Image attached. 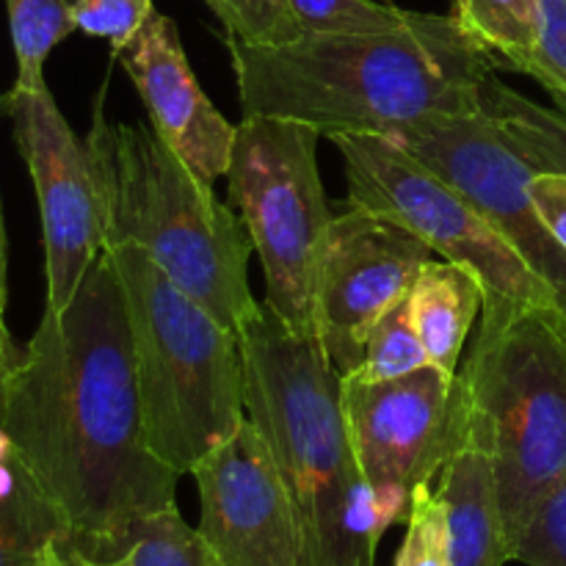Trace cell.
<instances>
[{
  "label": "cell",
  "mask_w": 566,
  "mask_h": 566,
  "mask_svg": "<svg viewBox=\"0 0 566 566\" xmlns=\"http://www.w3.org/2000/svg\"><path fill=\"white\" fill-rule=\"evenodd\" d=\"M0 426L64 542L94 562H114L138 520L177 506L180 473L147 442L125 293L105 249L11 357Z\"/></svg>",
  "instance_id": "6da1fadb"
},
{
  "label": "cell",
  "mask_w": 566,
  "mask_h": 566,
  "mask_svg": "<svg viewBox=\"0 0 566 566\" xmlns=\"http://www.w3.org/2000/svg\"><path fill=\"white\" fill-rule=\"evenodd\" d=\"M243 116H276L318 136H387L429 116L484 111L497 64L451 14L415 11L381 36L302 33L280 44L227 36Z\"/></svg>",
  "instance_id": "7a4b0ae2"
},
{
  "label": "cell",
  "mask_w": 566,
  "mask_h": 566,
  "mask_svg": "<svg viewBox=\"0 0 566 566\" xmlns=\"http://www.w3.org/2000/svg\"><path fill=\"white\" fill-rule=\"evenodd\" d=\"M105 83L83 138L105 241L142 247L180 291L238 332L260 304L249 287L247 224L153 125L111 119Z\"/></svg>",
  "instance_id": "3957f363"
},
{
  "label": "cell",
  "mask_w": 566,
  "mask_h": 566,
  "mask_svg": "<svg viewBox=\"0 0 566 566\" xmlns=\"http://www.w3.org/2000/svg\"><path fill=\"white\" fill-rule=\"evenodd\" d=\"M462 363L464 418L495 464L509 545L566 479V315L486 293Z\"/></svg>",
  "instance_id": "277c9868"
},
{
  "label": "cell",
  "mask_w": 566,
  "mask_h": 566,
  "mask_svg": "<svg viewBox=\"0 0 566 566\" xmlns=\"http://www.w3.org/2000/svg\"><path fill=\"white\" fill-rule=\"evenodd\" d=\"M103 249L125 293L147 442L160 462L186 475L247 420L241 340L142 247L105 241Z\"/></svg>",
  "instance_id": "5b68a950"
},
{
  "label": "cell",
  "mask_w": 566,
  "mask_h": 566,
  "mask_svg": "<svg viewBox=\"0 0 566 566\" xmlns=\"http://www.w3.org/2000/svg\"><path fill=\"white\" fill-rule=\"evenodd\" d=\"M247 418L269 446L296 509L304 566H337L343 514L363 473L343 412V374L315 335L271 304L238 326Z\"/></svg>",
  "instance_id": "8992f818"
},
{
  "label": "cell",
  "mask_w": 566,
  "mask_h": 566,
  "mask_svg": "<svg viewBox=\"0 0 566 566\" xmlns=\"http://www.w3.org/2000/svg\"><path fill=\"white\" fill-rule=\"evenodd\" d=\"M318 138L298 122L243 116L224 175L230 205L263 263V302L302 335H315V271L335 216L321 182Z\"/></svg>",
  "instance_id": "52a82bcc"
},
{
  "label": "cell",
  "mask_w": 566,
  "mask_h": 566,
  "mask_svg": "<svg viewBox=\"0 0 566 566\" xmlns=\"http://www.w3.org/2000/svg\"><path fill=\"white\" fill-rule=\"evenodd\" d=\"M346 175V202L418 235L448 263L475 271L486 293L558 307L551 287L523 263L459 188L387 136H332Z\"/></svg>",
  "instance_id": "ba28073f"
},
{
  "label": "cell",
  "mask_w": 566,
  "mask_h": 566,
  "mask_svg": "<svg viewBox=\"0 0 566 566\" xmlns=\"http://www.w3.org/2000/svg\"><path fill=\"white\" fill-rule=\"evenodd\" d=\"M396 142L479 205L509 247L551 287L566 315V252L528 193L536 166L501 122L486 108L464 116H429L398 133Z\"/></svg>",
  "instance_id": "9c48e42d"
},
{
  "label": "cell",
  "mask_w": 566,
  "mask_h": 566,
  "mask_svg": "<svg viewBox=\"0 0 566 566\" xmlns=\"http://www.w3.org/2000/svg\"><path fill=\"white\" fill-rule=\"evenodd\" d=\"M0 111L9 116L42 216L44 307L64 310L105 247L86 142L75 136L48 86H11L0 94Z\"/></svg>",
  "instance_id": "30bf717a"
},
{
  "label": "cell",
  "mask_w": 566,
  "mask_h": 566,
  "mask_svg": "<svg viewBox=\"0 0 566 566\" xmlns=\"http://www.w3.org/2000/svg\"><path fill=\"white\" fill-rule=\"evenodd\" d=\"M431 249L403 227L348 205L335 210L313 291V332L343 376L357 370L376 321L409 296Z\"/></svg>",
  "instance_id": "8fae6325"
},
{
  "label": "cell",
  "mask_w": 566,
  "mask_h": 566,
  "mask_svg": "<svg viewBox=\"0 0 566 566\" xmlns=\"http://www.w3.org/2000/svg\"><path fill=\"white\" fill-rule=\"evenodd\" d=\"M354 459L374 490L431 484L462 429V379L437 365L390 381L343 376Z\"/></svg>",
  "instance_id": "7c38bea8"
},
{
  "label": "cell",
  "mask_w": 566,
  "mask_h": 566,
  "mask_svg": "<svg viewBox=\"0 0 566 566\" xmlns=\"http://www.w3.org/2000/svg\"><path fill=\"white\" fill-rule=\"evenodd\" d=\"M191 475L202 509L197 531L221 566H304L296 509L252 420L199 459Z\"/></svg>",
  "instance_id": "4fadbf2b"
},
{
  "label": "cell",
  "mask_w": 566,
  "mask_h": 566,
  "mask_svg": "<svg viewBox=\"0 0 566 566\" xmlns=\"http://www.w3.org/2000/svg\"><path fill=\"white\" fill-rule=\"evenodd\" d=\"M116 61L136 86L153 130L205 186L213 188L227 175L238 125L227 122L202 92L175 20L155 11Z\"/></svg>",
  "instance_id": "5bb4252c"
},
{
  "label": "cell",
  "mask_w": 566,
  "mask_h": 566,
  "mask_svg": "<svg viewBox=\"0 0 566 566\" xmlns=\"http://www.w3.org/2000/svg\"><path fill=\"white\" fill-rule=\"evenodd\" d=\"M437 495L446 503L448 566H506L514 562L497 501L495 464L464 418L448 462L437 475Z\"/></svg>",
  "instance_id": "9a60e30c"
},
{
  "label": "cell",
  "mask_w": 566,
  "mask_h": 566,
  "mask_svg": "<svg viewBox=\"0 0 566 566\" xmlns=\"http://www.w3.org/2000/svg\"><path fill=\"white\" fill-rule=\"evenodd\" d=\"M486 287L479 274L448 260H426L409 287V313L431 365L459 374L464 343L484 310Z\"/></svg>",
  "instance_id": "2e32d148"
},
{
  "label": "cell",
  "mask_w": 566,
  "mask_h": 566,
  "mask_svg": "<svg viewBox=\"0 0 566 566\" xmlns=\"http://www.w3.org/2000/svg\"><path fill=\"white\" fill-rule=\"evenodd\" d=\"M451 20L495 59L528 75L539 48V0H453Z\"/></svg>",
  "instance_id": "e0dca14e"
},
{
  "label": "cell",
  "mask_w": 566,
  "mask_h": 566,
  "mask_svg": "<svg viewBox=\"0 0 566 566\" xmlns=\"http://www.w3.org/2000/svg\"><path fill=\"white\" fill-rule=\"evenodd\" d=\"M484 108L501 122L520 153L542 171L566 175V111L547 108L514 92L495 75L486 83Z\"/></svg>",
  "instance_id": "ac0fdd59"
},
{
  "label": "cell",
  "mask_w": 566,
  "mask_h": 566,
  "mask_svg": "<svg viewBox=\"0 0 566 566\" xmlns=\"http://www.w3.org/2000/svg\"><path fill=\"white\" fill-rule=\"evenodd\" d=\"M6 14L17 59L14 86H48L44 61L72 31H77L72 0H6Z\"/></svg>",
  "instance_id": "d6986e66"
},
{
  "label": "cell",
  "mask_w": 566,
  "mask_h": 566,
  "mask_svg": "<svg viewBox=\"0 0 566 566\" xmlns=\"http://www.w3.org/2000/svg\"><path fill=\"white\" fill-rule=\"evenodd\" d=\"M108 566H221L197 528L171 506L138 520L127 534L125 547Z\"/></svg>",
  "instance_id": "ffe728a7"
},
{
  "label": "cell",
  "mask_w": 566,
  "mask_h": 566,
  "mask_svg": "<svg viewBox=\"0 0 566 566\" xmlns=\"http://www.w3.org/2000/svg\"><path fill=\"white\" fill-rule=\"evenodd\" d=\"M55 536L64 539L59 517L22 473L14 495L0 503V566H42V547Z\"/></svg>",
  "instance_id": "44dd1931"
},
{
  "label": "cell",
  "mask_w": 566,
  "mask_h": 566,
  "mask_svg": "<svg viewBox=\"0 0 566 566\" xmlns=\"http://www.w3.org/2000/svg\"><path fill=\"white\" fill-rule=\"evenodd\" d=\"M426 365H431L429 352H426L423 340L415 329L409 302L403 298L376 321L368 340H365L363 359H359L357 370H352L348 376L363 381H390L398 376L415 374Z\"/></svg>",
  "instance_id": "7402d4cb"
},
{
  "label": "cell",
  "mask_w": 566,
  "mask_h": 566,
  "mask_svg": "<svg viewBox=\"0 0 566 566\" xmlns=\"http://www.w3.org/2000/svg\"><path fill=\"white\" fill-rule=\"evenodd\" d=\"M302 33L381 36L409 25L415 11L376 0H287Z\"/></svg>",
  "instance_id": "603a6c76"
},
{
  "label": "cell",
  "mask_w": 566,
  "mask_h": 566,
  "mask_svg": "<svg viewBox=\"0 0 566 566\" xmlns=\"http://www.w3.org/2000/svg\"><path fill=\"white\" fill-rule=\"evenodd\" d=\"M227 36L249 44H280L302 36L296 17L287 0H202Z\"/></svg>",
  "instance_id": "cb8c5ba5"
},
{
  "label": "cell",
  "mask_w": 566,
  "mask_h": 566,
  "mask_svg": "<svg viewBox=\"0 0 566 566\" xmlns=\"http://www.w3.org/2000/svg\"><path fill=\"white\" fill-rule=\"evenodd\" d=\"M396 566H448L446 503L431 484H418L412 490L407 536Z\"/></svg>",
  "instance_id": "d4e9b609"
},
{
  "label": "cell",
  "mask_w": 566,
  "mask_h": 566,
  "mask_svg": "<svg viewBox=\"0 0 566 566\" xmlns=\"http://www.w3.org/2000/svg\"><path fill=\"white\" fill-rule=\"evenodd\" d=\"M153 14V0H72L77 31L105 39L114 50V59L138 36Z\"/></svg>",
  "instance_id": "484cf974"
},
{
  "label": "cell",
  "mask_w": 566,
  "mask_h": 566,
  "mask_svg": "<svg viewBox=\"0 0 566 566\" xmlns=\"http://www.w3.org/2000/svg\"><path fill=\"white\" fill-rule=\"evenodd\" d=\"M514 562L525 566H566V479L551 492L520 536L514 545Z\"/></svg>",
  "instance_id": "4316f807"
},
{
  "label": "cell",
  "mask_w": 566,
  "mask_h": 566,
  "mask_svg": "<svg viewBox=\"0 0 566 566\" xmlns=\"http://www.w3.org/2000/svg\"><path fill=\"white\" fill-rule=\"evenodd\" d=\"M528 75L566 111V0H539V48Z\"/></svg>",
  "instance_id": "83f0119b"
},
{
  "label": "cell",
  "mask_w": 566,
  "mask_h": 566,
  "mask_svg": "<svg viewBox=\"0 0 566 566\" xmlns=\"http://www.w3.org/2000/svg\"><path fill=\"white\" fill-rule=\"evenodd\" d=\"M528 193L539 210L542 221L566 252V175L564 171L536 169L528 180Z\"/></svg>",
  "instance_id": "f1b7e54d"
},
{
  "label": "cell",
  "mask_w": 566,
  "mask_h": 566,
  "mask_svg": "<svg viewBox=\"0 0 566 566\" xmlns=\"http://www.w3.org/2000/svg\"><path fill=\"white\" fill-rule=\"evenodd\" d=\"M42 566H108V564L83 556L77 547H72L70 542L55 536V539H50L48 545L42 547Z\"/></svg>",
  "instance_id": "f546056e"
},
{
  "label": "cell",
  "mask_w": 566,
  "mask_h": 566,
  "mask_svg": "<svg viewBox=\"0 0 566 566\" xmlns=\"http://www.w3.org/2000/svg\"><path fill=\"white\" fill-rule=\"evenodd\" d=\"M9 302V254H6V227L3 210H0V307L6 310Z\"/></svg>",
  "instance_id": "4dcf8cb0"
},
{
  "label": "cell",
  "mask_w": 566,
  "mask_h": 566,
  "mask_svg": "<svg viewBox=\"0 0 566 566\" xmlns=\"http://www.w3.org/2000/svg\"><path fill=\"white\" fill-rule=\"evenodd\" d=\"M9 459H14V448H11L9 434H6L3 426H0V464L9 462Z\"/></svg>",
  "instance_id": "1f68e13d"
},
{
  "label": "cell",
  "mask_w": 566,
  "mask_h": 566,
  "mask_svg": "<svg viewBox=\"0 0 566 566\" xmlns=\"http://www.w3.org/2000/svg\"><path fill=\"white\" fill-rule=\"evenodd\" d=\"M14 352H17V346H0V381H3V374H6V368H9Z\"/></svg>",
  "instance_id": "d6a6232c"
},
{
  "label": "cell",
  "mask_w": 566,
  "mask_h": 566,
  "mask_svg": "<svg viewBox=\"0 0 566 566\" xmlns=\"http://www.w3.org/2000/svg\"><path fill=\"white\" fill-rule=\"evenodd\" d=\"M0 346H14L9 335V326H6V310L0 307Z\"/></svg>",
  "instance_id": "836d02e7"
}]
</instances>
